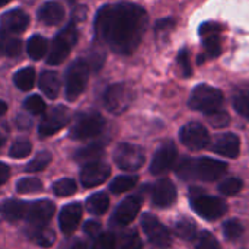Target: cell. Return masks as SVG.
<instances>
[{"instance_id":"d6a6232c","label":"cell","mask_w":249,"mask_h":249,"mask_svg":"<svg viewBox=\"0 0 249 249\" xmlns=\"http://www.w3.org/2000/svg\"><path fill=\"white\" fill-rule=\"evenodd\" d=\"M242 187H244L242 179L235 178V177H231V178L223 179V181L219 184V191H220L222 194H225V196L232 197V196L239 194V193H241V190H242Z\"/></svg>"},{"instance_id":"d590c367","label":"cell","mask_w":249,"mask_h":249,"mask_svg":"<svg viewBox=\"0 0 249 249\" xmlns=\"http://www.w3.org/2000/svg\"><path fill=\"white\" fill-rule=\"evenodd\" d=\"M204 48L209 57L216 58L220 55L222 53V41H220V35L219 34H213V35H207L204 36Z\"/></svg>"},{"instance_id":"ab89813d","label":"cell","mask_w":249,"mask_h":249,"mask_svg":"<svg viewBox=\"0 0 249 249\" xmlns=\"http://www.w3.org/2000/svg\"><path fill=\"white\" fill-rule=\"evenodd\" d=\"M223 235L231 239V241H235L238 238H241L244 235V226L239 220H228L225 225H223Z\"/></svg>"},{"instance_id":"484cf974","label":"cell","mask_w":249,"mask_h":249,"mask_svg":"<svg viewBox=\"0 0 249 249\" xmlns=\"http://www.w3.org/2000/svg\"><path fill=\"white\" fill-rule=\"evenodd\" d=\"M13 82L20 90H31L35 85V69L32 67L19 69L13 76Z\"/></svg>"},{"instance_id":"3957f363","label":"cell","mask_w":249,"mask_h":249,"mask_svg":"<svg viewBox=\"0 0 249 249\" xmlns=\"http://www.w3.org/2000/svg\"><path fill=\"white\" fill-rule=\"evenodd\" d=\"M77 38H79V31H77L74 22H70L53 39L51 48L47 55V63L51 66H57V64L63 63L67 58V55L70 54L71 48L76 45Z\"/></svg>"},{"instance_id":"7a4b0ae2","label":"cell","mask_w":249,"mask_h":249,"mask_svg":"<svg viewBox=\"0 0 249 249\" xmlns=\"http://www.w3.org/2000/svg\"><path fill=\"white\" fill-rule=\"evenodd\" d=\"M175 171L177 175L184 181L201 179L206 182H213L220 179L226 174L228 165L213 158H184L177 165Z\"/></svg>"},{"instance_id":"7402d4cb","label":"cell","mask_w":249,"mask_h":249,"mask_svg":"<svg viewBox=\"0 0 249 249\" xmlns=\"http://www.w3.org/2000/svg\"><path fill=\"white\" fill-rule=\"evenodd\" d=\"M28 201H20V200H6L4 203L0 204V214L9 220V222H16L22 220L26 216L28 210Z\"/></svg>"},{"instance_id":"4316f807","label":"cell","mask_w":249,"mask_h":249,"mask_svg":"<svg viewBox=\"0 0 249 249\" xmlns=\"http://www.w3.org/2000/svg\"><path fill=\"white\" fill-rule=\"evenodd\" d=\"M104 153V146L101 143H93V144H89L86 147H82L79 149L76 153H74V159L77 162H95L98 160Z\"/></svg>"},{"instance_id":"30bf717a","label":"cell","mask_w":249,"mask_h":249,"mask_svg":"<svg viewBox=\"0 0 249 249\" xmlns=\"http://www.w3.org/2000/svg\"><path fill=\"white\" fill-rule=\"evenodd\" d=\"M142 228L149 239V242L158 249H169L172 247V238L168 228L159 222L153 214L146 213L142 216Z\"/></svg>"},{"instance_id":"836d02e7","label":"cell","mask_w":249,"mask_h":249,"mask_svg":"<svg viewBox=\"0 0 249 249\" xmlns=\"http://www.w3.org/2000/svg\"><path fill=\"white\" fill-rule=\"evenodd\" d=\"M42 190V182L38 178H22L16 182V191L20 194H31Z\"/></svg>"},{"instance_id":"f907efd6","label":"cell","mask_w":249,"mask_h":249,"mask_svg":"<svg viewBox=\"0 0 249 249\" xmlns=\"http://www.w3.org/2000/svg\"><path fill=\"white\" fill-rule=\"evenodd\" d=\"M9 177H10V169H9V166H7L6 163L0 162V185L6 184V181L9 179Z\"/></svg>"},{"instance_id":"ee69618b","label":"cell","mask_w":249,"mask_h":249,"mask_svg":"<svg viewBox=\"0 0 249 249\" xmlns=\"http://www.w3.org/2000/svg\"><path fill=\"white\" fill-rule=\"evenodd\" d=\"M92 249H115V236L109 232L98 235Z\"/></svg>"},{"instance_id":"4dcf8cb0","label":"cell","mask_w":249,"mask_h":249,"mask_svg":"<svg viewBox=\"0 0 249 249\" xmlns=\"http://www.w3.org/2000/svg\"><path fill=\"white\" fill-rule=\"evenodd\" d=\"M175 233L185 239V241H196L198 232H197V226L188 220V219H184V220H179L177 225H175Z\"/></svg>"},{"instance_id":"6f0895ef","label":"cell","mask_w":249,"mask_h":249,"mask_svg":"<svg viewBox=\"0 0 249 249\" xmlns=\"http://www.w3.org/2000/svg\"><path fill=\"white\" fill-rule=\"evenodd\" d=\"M3 144H4V137H3V136L0 134V147H1Z\"/></svg>"},{"instance_id":"9f6ffc18","label":"cell","mask_w":249,"mask_h":249,"mask_svg":"<svg viewBox=\"0 0 249 249\" xmlns=\"http://www.w3.org/2000/svg\"><path fill=\"white\" fill-rule=\"evenodd\" d=\"M10 0H0V7H3V6H6L7 3H9Z\"/></svg>"},{"instance_id":"1f68e13d","label":"cell","mask_w":249,"mask_h":249,"mask_svg":"<svg viewBox=\"0 0 249 249\" xmlns=\"http://www.w3.org/2000/svg\"><path fill=\"white\" fill-rule=\"evenodd\" d=\"M51 163V153L47 150H42L35 155V158L26 165V172H41Z\"/></svg>"},{"instance_id":"7dc6e473","label":"cell","mask_w":249,"mask_h":249,"mask_svg":"<svg viewBox=\"0 0 249 249\" xmlns=\"http://www.w3.org/2000/svg\"><path fill=\"white\" fill-rule=\"evenodd\" d=\"M223 31V26L220 23H214V22H206L200 26V34L204 36L207 35H213V34H219Z\"/></svg>"},{"instance_id":"ffe728a7","label":"cell","mask_w":249,"mask_h":249,"mask_svg":"<svg viewBox=\"0 0 249 249\" xmlns=\"http://www.w3.org/2000/svg\"><path fill=\"white\" fill-rule=\"evenodd\" d=\"M0 25L4 32L20 34V32L26 31V28L29 25V16L22 9H12L1 15Z\"/></svg>"},{"instance_id":"7bdbcfd3","label":"cell","mask_w":249,"mask_h":249,"mask_svg":"<svg viewBox=\"0 0 249 249\" xmlns=\"http://www.w3.org/2000/svg\"><path fill=\"white\" fill-rule=\"evenodd\" d=\"M207 120L209 123L216 127V128H223L229 124L231 118H229V114L225 112L223 109H219L216 112H212V114H207Z\"/></svg>"},{"instance_id":"8992f818","label":"cell","mask_w":249,"mask_h":249,"mask_svg":"<svg viewBox=\"0 0 249 249\" xmlns=\"http://www.w3.org/2000/svg\"><path fill=\"white\" fill-rule=\"evenodd\" d=\"M89 66L85 60H74L66 70V96L69 101L77 99L86 89L89 80Z\"/></svg>"},{"instance_id":"d4e9b609","label":"cell","mask_w":249,"mask_h":249,"mask_svg":"<svg viewBox=\"0 0 249 249\" xmlns=\"http://www.w3.org/2000/svg\"><path fill=\"white\" fill-rule=\"evenodd\" d=\"M47 50H48V42L47 39L42 36V35H32L28 41V45H26V51H28V55L38 61L41 58H44V55L47 54Z\"/></svg>"},{"instance_id":"cb8c5ba5","label":"cell","mask_w":249,"mask_h":249,"mask_svg":"<svg viewBox=\"0 0 249 249\" xmlns=\"http://www.w3.org/2000/svg\"><path fill=\"white\" fill-rule=\"evenodd\" d=\"M86 209L90 214L102 216L109 209V197L107 193H95L86 201Z\"/></svg>"},{"instance_id":"8fae6325","label":"cell","mask_w":249,"mask_h":249,"mask_svg":"<svg viewBox=\"0 0 249 249\" xmlns=\"http://www.w3.org/2000/svg\"><path fill=\"white\" fill-rule=\"evenodd\" d=\"M179 139H181V143L191 150H201L207 147L210 143V136H209L207 128L203 124L196 123V121L185 124L181 128Z\"/></svg>"},{"instance_id":"603a6c76","label":"cell","mask_w":249,"mask_h":249,"mask_svg":"<svg viewBox=\"0 0 249 249\" xmlns=\"http://www.w3.org/2000/svg\"><path fill=\"white\" fill-rule=\"evenodd\" d=\"M60 88H61L60 77L55 71H51V70L42 71L39 77V89L42 90V93L47 95V98L55 99L60 93Z\"/></svg>"},{"instance_id":"e0dca14e","label":"cell","mask_w":249,"mask_h":249,"mask_svg":"<svg viewBox=\"0 0 249 249\" xmlns=\"http://www.w3.org/2000/svg\"><path fill=\"white\" fill-rule=\"evenodd\" d=\"M209 147L212 152L220 156L235 159L241 152V140L233 133H223L219 134L212 143H209Z\"/></svg>"},{"instance_id":"681fc988","label":"cell","mask_w":249,"mask_h":249,"mask_svg":"<svg viewBox=\"0 0 249 249\" xmlns=\"http://www.w3.org/2000/svg\"><path fill=\"white\" fill-rule=\"evenodd\" d=\"M175 25V20L174 19H169V18H166V19H160L158 23H156V31H168V29H171L172 26Z\"/></svg>"},{"instance_id":"db71d44e","label":"cell","mask_w":249,"mask_h":249,"mask_svg":"<svg viewBox=\"0 0 249 249\" xmlns=\"http://www.w3.org/2000/svg\"><path fill=\"white\" fill-rule=\"evenodd\" d=\"M69 249H86V245L83 242H74Z\"/></svg>"},{"instance_id":"c3c4849f","label":"cell","mask_w":249,"mask_h":249,"mask_svg":"<svg viewBox=\"0 0 249 249\" xmlns=\"http://www.w3.org/2000/svg\"><path fill=\"white\" fill-rule=\"evenodd\" d=\"M83 232H85L88 236H90V238H96V236L99 235V232H101V225H99L98 222L89 220V222L85 223Z\"/></svg>"},{"instance_id":"d6986e66","label":"cell","mask_w":249,"mask_h":249,"mask_svg":"<svg viewBox=\"0 0 249 249\" xmlns=\"http://www.w3.org/2000/svg\"><path fill=\"white\" fill-rule=\"evenodd\" d=\"M82 216H83L82 204L71 203V204L64 206L60 212V216H58V225H60L61 232L67 236L71 235L79 228Z\"/></svg>"},{"instance_id":"6da1fadb","label":"cell","mask_w":249,"mask_h":249,"mask_svg":"<svg viewBox=\"0 0 249 249\" xmlns=\"http://www.w3.org/2000/svg\"><path fill=\"white\" fill-rule=\"evenodd\" d=\"M147 13L133 3L102 6L95 19V34L115 54H133L147 28Z\"/></svg>"},{"instance_id":"7c38bea8","label":"cell","mask_w":249,"mask_h":249,"mask_svg":"<svg viewBox=\"0 0 249 249\" xmlns=\"http://www.w3.org/2000/svg\"><path fill=\"white\" fill-rule=\"evenodd\" d=\"M70 121V112L64 105H57L54 108H51L47 115L42 118V121L39 123L38 131L42 137L47 136H53L55 133H58L60 130H63Z\"/></svg>"},{"instance_id":"f546056e","label":"cell","mask_w":249,"mask_h":249,"mask_svg":"<svg viewBox=\"0 0 249 249\" xmlns=\"http://www.w3.org/2000/svg\"><path fill=\"white\" fill-rule=\"evenodd\" d=\"M53 191L57 197H69L77 191V184L71 178H61L53 184Z\"/></svg>"},{"instance_id":"83f0119b","label":"cell","mask_w":249,"mask_h":249,"mask_svg":"<svg viewBox=\"0 0 249 249\" xmlns=\"http://www.w3.org/2000/svg\"><path fill=\"white\" fill-rule=\"evenodd\" d=\"M139 178L134 175H121L114 178V181H111L109 184V191L114 194H123L127 193L130 190H133L137 184Z\"/></svg>"},{"instance_id":"44dd1931","label":"cell","mask_w":249,"mask_h":249,"mask_svg":"<svg viewBox=\"0 0 249 249\" xmlns=\"http://www.w3.org/2000/svg\"><path fill=\"white\" fill-rule=\"evenodd\" d=\"M38 19L44 25H58L64 19V7L58 1H47L39 7Z\"/></svg>"},{"instance_id":"4fadbf2b","label":"cell","mask_w":249,"mask_h":249,"mask_svg":"<svg viewBox=\"0 0 249 249\" xmlns=\"http://www.w3.org/2000/svg\"><path fill=\"white\" fill-rule=\"evenodd\" d=\"M142 204H143V197L142 196L136 194V196L127 197L115 209V212L112 214V219H111V223L115 225V226H120V228L128 226L139 216Z\"/></svg>"},{"instance_id":"f5cc1de1","label":"cell","mask_w":249,"mask_h":249,"mask_svg":"<svg viewBox=\"0 0 249 249\" xmlns=\"http://www.w3.org/2000/svg\"><path fill=\"white\" fill-rule=\"evenodd\" d=\"M18 125H19L20 128H23V127H25V128H28V127L31 125V123H29L25 117H22V115H20V117L18 118Z\"/></svg>"},{"instance_id":"9a60e30c","label":"cell","mask_w":249,"mask_h":249,"mask_svg":"<svg viewBox=\"0 0 249 249\" xmlns=\"http://www.w3.org/2000/svg\"><path fill=\"white\" fill-rule=\"evenodd\" d=\"M177 159H178L177 146L172 142H166L156 150L150 163V172L153 175H162L174 168Z\"/></svg>"},{"instance_id":"5b68a950","label":"cell","mask_w":249,"mask_h":249,"mask_svg":"<svg viewBox=\"0 0 249 249\" xmlns=\"http://www.w3.org/2000/svg\"><path fill=\"white\" fill-rule=\"evenodd\" d=\"M222 105H223V93L210 85H198L191 92L190 107L194 111L212 114L222 109Z\"/></svg>"},{"instance_id":"8d00e7d4","label":"cell","mask_w":249,"mask_h":249,"mask_svg":"<svg viewBox=\"0 0 249 249\" xmlns=\"http://www.w3.org/2000/svg\"><path fill=\"white\" fill-rule=\"evenodd\" d=\"M143 242L136 231H128L121 235L120 239V249H142Z\"/></svg>"},{"instance_id":"277c9868","label":"cell","mask_w":249,"mask_h":249,"mask_svg":"<svg viewBox=\"0 0 249 249\" xmlns=\"http://www.w3.org/2000/svg\"><path fill=\"white\" fill-rule=\"evenodd\" d=\"M191 209L203 219L206 220H217L220 219L226 212L228 206L222 198L207 196L201 190H193L191 188Z\"/></svg>"},{"instance_id":"f1b7e54d","label":"cell","mask_w":249,"mask_h":249,"mask_svg":"<svg viewBox=\"0 0 249 249\" xmlns=\"http://www.w3.org/2000/svg\"><path fill=\"white\" fill-rule=\"evenodd\" d=\"M34 235L32 239L42 248H50L55 242V232L50 228H32Z\"/></svg>"},{"instance_id":"816d5d0a","label":"cell","mask_w":249,"mask_h":249,"mask_svg":"<svg viewBox=\"0 0 249 249\" xmlns=\"http://www.w3.org/2000/svg\"><path fill=\"white\" fill-rule=\"evenodd\" d=\"M9 36H7V34L4 32V31H0V54H4V51H6V47H7V44H9Z\"/></svg>"},{"instance_id":"f6af8a7d","label":"cell","mask_w":249,"mask_h":249,"mask_svg":"<svg viewBox=\"0 0 249 249\" xmlns=\"http://www.w3.org/2000/svg\"><path fill=\"white\" fill-rule=\"evenodd\" d=\"M86 61V60H85ZM104 61H105V54L104 53H101V51H96V50H92L90 51V54H89V57H88V66H89V69L92 67L95 71H98L101 67H102V64H104Z\"/></svg>"},{"instance_id":"ac0fdd59","label":"cell","mask_w":249,"mask_h":249,"mask_svg":"<svg viewBox=\"0 0 249 249\" xmlns=\"http://www.w3.org/2000/svg\"><path fill=\"white\" fill-rule=\"evenodd\" d=\"M177 200V188L171 179H159L152 190V203L159 209L172 206Z\"/></svg>"},{"instance_id":"e575fe53","label":"cell","mask_w":249,"mask_h":249,"mask_svg":"<svg viewBox=\"0 0 249 249\" xmlns=\"http://www.w3.org/2000/svg\"><path fill=\"white\" fill-rule=\"evenodd\" d=\"M31 150H32L31 143L25 139H19L10 146L9 155H10V158H15V159H23L31 155Z\"/></svg>"},{"instance_id":"52a82bcc","label":"cell","mask_w":249,"mask_h":249,"mask_svg":"<svg viewBox=\"0 0 249 249\" xmlns=\"http://www.w3.org/2000/svg\"><path fill=\"white\" fill-rule=\"evenodd\" d=\"M105 127L104 117L96 111L83 112L77 117L74 124L70 128V137L73 140H86L96 137L102 133Z\"/></svg>"},{"instance_id":"5bb4252c","label":"cell","mask_w":249,"mask_h":249,"mask_svg":"<svg viewBox=\"0 0 249 249\" xmlns=\"http://www.w3.org/2000/svg\"><path fill=\"white\" fill-rule=\"evenodd\" d=\"M55 214V206L48 200H38L28 204L25 220L31 228H44Z\"/></svg>"},{"instance_id":"f35d334b","label":"cell","mask_w":249,"mask_h":249,"mask_svg":"<svg viewBox=\"0 0 249 249\" xmlns=\"http://www.w3.org/2000/svg\"><path fill=\"white\" fill-rule=\"evenodd\" d=\"M197 249H220L219 241L210 232H200L196 238Z\"/></svg>"},{"instance_id":"b9f144b4","label":"cell","mask_w":249,"mask_h":249,"mask_svg":"<svg viewBox=\"0 0 249 249\" xmlns=\"http://www.w3.org/2000/svg\"><path fill=\"white\" fill-rule=\"evenodd\" d=\"M177 61H178L181 74L184 77H191V74H193V66H191V58H190V54H188L187 50H181L179 51Z\"/></svg>"},{"instance_id":"74e56055","label":"cell","mask_w":249,"mask_h":249,"mask_svg":"<svg viewBox=\"0 0 249 249\" xmlns=\"http://www.w3.org/2000/svg\"><path fill=\"white\" fill-rule=\"evenodd\" d=\"M233 105H235V109L242 117L249 120V88L242 89L241 92L236 93V96L233 99Z\"/></svg>"},{"instance_id":"bcb514c9","label":"cell","mask_w":249,"mask_h":249,"mask_svg":"<svg viewBox=\"0 0 249 249\" xmlns=\"http://www.w3.org/2000/svg\"><path fill=\"white\" fill-rule=\"evenodd\" d=\"M20 53H22V41L18 39V38H10L7 47H6L4 55H7V57H18Z\"/></svg>"},{"instance_id":"2e32d148","label":"cell","mask_w":249,"mask_h":249,"mask_svg":"<svg viewBox=\"0 0 249 249\" xmlns=\"http://www.w3.org/2000/svg\"><path fill=\"white\" fill-rule=\"evenodd\" d=\"M111 175V168L99 160L86 163L80 171V181L85 188H93L104 184Z\"/></svg>"},{"instance_id":"9c48e42d","label":"cell","mask_w":249,"mask_h":249,"mask_svg":"<svg viewBox=\"0 0 249 249\" xmlns=\"http://www.w3.org/2000/svg\"><path fill=\"white\" fill-rule=\"evenodd\" d=\"M114 162L117 163L120 169L127 171V172H134V171H139L144 165L146 155H144V150L137 144L121 143L117 146L114 152Z\"/></svg>"},{"instance_id":"11a10c76","label":"cell","mask_w":249,"mask_h":249,"mask_svg":"<svg viewBox=\"0 0 249 249\" xmlns=\"http://www.w3.org/2000/svg\"><path fill=\"white\" fill-rule=\"evenodd\" d=\"M6 111H7V105H6V102H4V101H1V99H0V115L6 114Z\"/></svg>"},{"instance_id":"ba28073f","label":"cell","mask_w":249,"mask_h":249,"mask_svg":"<svg viewBox=\"0 0 249 249\" xmlns=\"http://www.w3.org/2000/svg\"><path fill=\"white\" fill-rule=\"evenodd\" d=\"M133 90L125 83H114L104 93V105L105 108L115 115H120L128 109L133 102Z\"/></svg>"},{"instance_id":"60d3db41","label":"cell","mask_w":249,"mask_h":249,"mask_svg":"<svg viewBox=\"0 0 249 249\" xmlns=\"http://www.w3.org/2000/svg\"><path fill=\"white\" fill-rule=\"evenodd\" d=\"M25 108L26 111H29L32 115H39L45 111V102L41 96L38 95H31L25 99Z\"/></svg>"}]
</instances>
